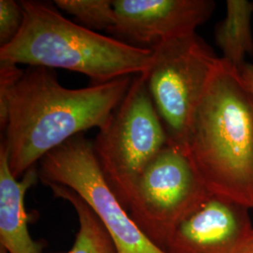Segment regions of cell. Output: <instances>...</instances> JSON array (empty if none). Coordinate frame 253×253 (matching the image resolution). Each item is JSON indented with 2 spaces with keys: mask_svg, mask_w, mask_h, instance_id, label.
Segmentation results:
<instances>
[{
  "mask_svg": "<svg viewBox=\"0 0 253 253\" xmlns=\"http://www.w3.org/2000/svg\"><path fill=\"white\" fill-rule=\"evenodd\" d=\"M133 77L71 89L50 69L29 67L0 96V125L10 172L20 179L56 147L105 125L124 99Z\"/></svg>",
  "mask_w": 253,
  "mask_h": 253,
  "instance_id": "cell-1",
  "label": "cell"
},
{
  "mask_svg": "<svg viewBox=\"0 0 253 253\" xmlns=\"http://www.w3.org/2000/svg\"><path fill=\"white\" fill-rule=\"evenodd\" d=\"M188 155L212 194L253 208V100L220 57L190 131Z\"/></svg>",
  "mask_w": 253,
  "mask_h": 253,
  "instance_id": "cell-2",
  "label": "cell"
},
{
  "mask_svg": "<svg viewBox=\"0 0 253 253\" xmlns=\"http://www.w3.org/2000/svg\"><path fill=\"white\" fill-rule=\"evenodd\" d=\"M25 20L18 35L0 47V61L64 69L95 84L147 72L153 50L101 35L65 18L51 4L21 1Z\"/></svg>",
  "mask_w": 253,
  "mask_h": 253,
  "instance_id": "cell-3",
  "label": "cell"
},
{
  "mask_svg": "<svg viewBox=\"0 0 253 253\" xmlns=\"http://www.w3.org/2000/svg\"><path fill=\"white\" fill-rule=\"evenodd\" d=\"M92 144L106 180L126 208L138 176L168 144L146 72L133 77L126 96Z\"/></svg>",
  "mask_w": 253,
  "mask_h": 253,
  "instance_id": "cell-4",
  "label": "cell"
},
{
  "mask_svg": "<svg viewBox=\"0 0 253 253\" xmlns=\"http://www.w3.org/2000/svg\"><path fill=\"white\" fill-rule=\"evenodd\" d=\"M151 49L153 62L146 72L148 90L168 144L187 152L197 109L220 57L196 33Z\"/></svg>",
  "mask_w": 253,
  "mask_h": 253,
  "instance_id": "cell-5",
  "label": "cell"
},
{
  "mask_svg": "<svg viewBox=\"0 0 253 253\" xmlns=\"http://www.w3.org/2000/svg\"><path fill=\"white\" fill-rule=\"evenodd\" d=\"M211 194L188 153L167 144L138 176L126 209L164 251L173 229Z\"/></svg>",
  "mask_w": 253,
  "mask_h": 253,
  "instance_id": "cell-6",
  "label": "cell"
},
{
  "mask_svg": "<svg viewBox=\"0 0 253 253\" xmlns=\"http://www.w3.org/2000/svg\"><path fill=\"white\" fill-rule=\"evenodd\" d=\"M38 171L45 186L56 184L71 189L94 211L118 253H166L136 225L101 171L92 141L84 133L45 155Z\"/></svg>",
  "mask_w": 253,
  "mask_h": 253,
  "instance_id": "cell-7",
  "label": "cell"
},
{
  "mask_svg": "<svg viewBox=\"0 0 253 253\" xmlns=\"http://www.w3.org/2000/svg\"><path fill=\"white\" fill-rule=\"evenodd\" d=\"M115 27L111 33L127 43L152 48L190 36L215 9L211 0H113Z\"/></svg>",
  "mask_w": 253,
  "mask_h": 253,
  "instance_id": "cell-8",
  "label": "cell"
},
{
  "mask_svg": "<svg viewBox=\"0 0 253 253\" xmlns=\"http://www.w3.org/2000/svg\"><path fill=\"white\" fill-rule=\"evenodd\" d=\"M253 231L249 208L211 194L173 229L166 253H237Z\"/></svg>",
  "mask_w": 253,
  "mask_h": 253,
  "instance_id": "cell-9",
  "label": "cell"
},
{
  "mask_svg": "<svg viewBox=\"0 0 253 253\" xmlns=\"http://www.w3.org/2000/svg\"><path fill=\"white\" fill-rule=\"evenodd\" d=\"M39 178L37 166L20 179L10 172L8 152L0 145V247L8 253H43L46 243L29 234V215L25 208L27 190Z\"/></svg>",
  "mask_w": 253,
  "mask_h": 253,
  "instance_id": "cell-10",
  "label": "cell"
},
{
  "mask_svg": "<svg viewBox=\"0 0 253 253\" xmlns=\"http://www.w3.org/2000/svg\"><path fill=\"white\" fill-rule=\"evenodd\" d=\"M253 3L247 0H228L226 16L217 24L215 41L222 51L221 58L239 71L248 54H253L252 16Z\"/></svg>",
  "mask_w": 253,
  "mask_h": 253,
  "instance_id": "cell-11",
  "label": "cell"
},
{
  "mask_svg": "<svg viewBox=\"0 0 253 253\" xmlns=\"http://www.w3.org/2000/svg\"><path fill=\"white\" fill-rule=\"evenodd\" d=\"M47 187L51 189L54 197L65 200L73 206L79 222L73 247L67 252L50 253H118L100 218L73 190L56 184H50Z\"/></svg>",
  "mask_w": 253,
  "mask_h": 253,
  "instance_id": "cell-12",
  "label": "cell"
},
{
  "mask_svg": "<svg viewBox=\"0 0 253 253\" xmlns=\"http://www.w3.org/2000/svg\"><path fill=\"white\" fill-rule=\"evenodd\" d=\"M55 7L72 14L91 30L112 32L115 10L112 0H55Z\"/></svg>",
  "mask_w": 253,
  "mask_h": 253,
  "instance_id": "cell-13",
  "label": "cell"
},
{
  "mask_svg": "<svg viewBox=\"0 0 253 253\" xmlns=\"http://www.w3.org/2000/svg\"><path fill=\"white\" fill-rule=\"evenodd\" d=\"M25 20L21 1H0V45H8L18 35Z\"/></svg>",
  "mask_w": 253,
  "mask_h": 253,
  "instance_id": "cell-14",
  "label": "cell"
},
{
  "mask_svg": "<svg viewBox=\"0 0 253 253\" xmlns=\"http://www.w3.org/2000/svg\"><path fill=\"white\" fill-rule=\"evenodd\" d=\"M239 75L245 88L250 93L253 100V64L246 62L239 70Z\"/></svg>",
  "mask_w": 253,
  "mask_h": 253,
  "instance_id": "cell-15",
  "label": "cell"
},
{
  "mask_svg": "<svg viewBox=\"0 0 253 253\" xmlns=\"http://www.w3.org/2000/svg\"><path fill=\"white\" fill-rule=\"evenodd\" d=\"M237 253H253V231Z\"/></svg>",
  "mask_w": 253,
  "mask_h": 253,
  "instance_id": "cell-16",
  "label": "cell"
},
{
  "mask_svg": "<svg viewBox=\"0 0 253 253\" xmlns=\"http://www.w3.org/2000/svg\"><path fill=\"white\" fill-rule=\"evenodd\" d=\"M0 253H7V252H6V251H5V250H4V249H3V248H1V247H0Z\"/></svg>",
  "mask_w": 253,
  "mask_h": 253,
  "instance_id": "cell-17",
  "label": "cell"
}]
</instances>
